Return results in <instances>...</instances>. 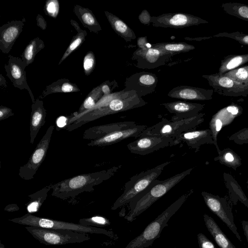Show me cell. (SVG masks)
Listing matches in <instances>:
<instances>
[{"label":"cell","instance_id":"cell-1","mask_svg":"<svg viewBox=\"0 0 248 248\" xmlns=\"http://www.w3.org/2000/svg\"><path fill=\"white\" fill-rule=\"evenodd\" d=\"M146 104L134 91L123 90L111 93L103 96L91 109L70 118L65 129L71 131L101 117L141 107Z\"/></svg>","mask_w":248,"mask_h":248},{"label":"cell","instance_id":"cell-2","mask_svg":"<svg viewBox=\"0 0 248 248\" xmlns=\"http://www.w3.org/2000/svg\"><path fill=\"white\" fill-rule=\"evenodd\" d=\"M121 165L99 171L79 174L51 185V196L65 200L74 198L84 192L94 190V187L113 176Z\"/></svg>","mask_w":248,"mask_h":248},{"label":"cell","instance_id":"cell-3","mask_svg":"<svg viewBox=\"0 0 248 248\" xmlns=\"http://www.w3.org/2000/svg\"><path fill=\"white\" fill-rule=\"evenodd\" d=\"M193 168L188 169L163 180L156 179L143 191L129 203V212L124 218L132 222L154 202L189 174Z\"/></svg>","mask_w":248,"mask_h":248},{"label":"cell","instance_id":"cell-4","mask_svg":"<svg viewBox=\"0 0 248 248\" xmlns=\"http://www.w3.org/2000/svg\"><path fill=\"white\" fill-rule=\"evenodd\" d=\"M193 190L190 189L170 205L151 222L139 235L131 240L124 248H146L151 246L154 241L160 237L162 230L168 226L170 217L179 209Z\"/></svg>","mask_w":248,"mask_h":248},{"label":"cell","instance_id":"cell-5","mask_svg":"<svg viewBox=\"0 0 248 248\" xmlns=\"http://www.w3.org/2000/svg\"><path fill=\"white\" fill-rule=\"evenodd\" d=\"M170 162L166 161L131 177L125 184L124 192L114 202L111 209L116 210L131 202L136 196L145 190L154 181L157 179L165 167Z\"/></svg>","mask_w":248,"mask_h":248},{"label":"cell","instance_id":"cell-6","mask_svg":"<svg viewBox=\"0 0 248 248\" xmlns=\"http://www.w3.org/2000/svg\"><path fill=\"white\" fill-rule=\"evenodd\" d=\"M9 221L20 225L38 227L47 229L71 230L80 232L102 234L111 238L114 237L112 231L104 229L85 226L80 224L57 220L44 217H37L31 213H27L21 217L9 219Z\"/></svg>","mask_w":248,"mask_h":248},{"label":"cell","instance_id":"cell-7","mask_svg":"<svg viewBox=\"0 0 248 248\" xmlns=\"http://www.w3.org/2000/svg\"><path fill=\"white\" fill-rule=\"evenodd\" d=\"M25 228L34 238L46 245L80 243L90 239L88 233L85 232L29 226Z\"/></svg>","mask_w":248,"mask_h":248},{"label":"cell","instance_id":"cell-8","mask_svg":"<svg viewBox=\"0 0 248 248\" xmlns=\"http://www.w3.org/2000/svg\"><path fill=\"white\" fill-rule=\"evenodd\" d=\"M204 115V113H200L193 117L175 121L163 118L155 124L148 127L140 135L139 137L158 135L175 138L181 134L198 126L203 121Z\"/></svg>","mask_w":248,"mask_h":248},{"label":"cell","instance_id":"cell-9","mask_svg":"<svg viewBox=\"0 0 248 248\" xmlns=\"http://www.w3.org/2000/svg\"><path fill=\"white\" fill-rule=\"evenodd\" d=\"M54 129L53 125L49 126L27 163L20 167L18 175L22 179L31 180L34 178L46 156Z\"/></svg>","mask_w":248,"mask_h":248},{"label":"cell","instance_id":"cell-10","mask_svg":"<svg viewBox=\"0 0 248 248\" xmlns=\"http://www.w3.org/2000/svg\"><path fill=\"white\" fill-rule=\"evenodd\" d=\"M202 77L207 80L214 91L219 94L232 97H248V88L224 75L217 73L203 75Z\"/></svg>","mask_w":248,"mask_h":248},{"label":"cell","instance_id":"cell-11","mask_svg":"<svg viewBox=\"0 0 248 248\" xmlns=\"http://www.w3.org/2000/svg\"><path fill=\"white\" fill-rule=\"evenodd\" d=\"M202 195L208 208L227 225L238 240L242 242L234 223L232 208L225 199L206 192H202Z\"/></svg>","mask_w":248,"mask_h":248},{"label":"cell","instance_id":"cell-12","mask_svg":"<svg viewBox=\"0 0 248 248\" xmlns=\"http://www.w3.org/2000/svg\"><path fill=\"white\" fill-rule=\"evenodd\" d=\"M151 23L155 27L184 28L209 22L199 17L188 14L176 13L163 14L151 17Z\"/></svg>","mask_w":248,"mask_h":248},{"label":"cell","instance_id":"cell-13","mask_svg":"<svg viewBox=\"0 0 248 248\" xmlns=\"http://www.w3.org/2000/svg\"><path fill=\"white\" fill-rule=\"evenodd\" d=\"M172 56L170 52L156 48H139L133 53L132 59L136 61L137 67L152 69L164 65Z\"/></svg>","mask_w":248,"mask_h":248},{"label":"cell","instance_id":"cell-14","mask_svg":"<svg viewBox=\"0 0 248 248\" xmlns=\"http://www.w3.org/2000/svg\"><path fill=\"white\" fill-rule=\"evenodd\" d=\"M174 138L158 135L140 137L127 145L133 154L144 155L162 148L174 145Z\"/></svg>","mask_w":248,"mask_h":248},{"label":"cell","instance_id":"cell-15","mask_svg":"<svg viewBox=\"0 0 248 248\" xmlns=\"http://www.w3.org/2000/svg\"><path fill=\"white\" fill-rule=\"evenodd\" d=\"M157 83L158 78L155 74L143 71L127 78L124 90L134 91L139 96L142 97L154 92Z\"/></svg>","mask_w":248,"mask_h":248},{"label":"cell","instance_id":"cell-16","mask_svg":"<svg viewBox=\"0 0 248 248\" xmlns=\"http://www.w3.org/2000/svg\"><path fill=\"white\" fill-rule=\"evenodd\" d=\"M8 64H5L4 68L7 76L10 78L14 86L20 90L26 89L31 97L32 103L35 100L32 93L28 86L25 68L26 67L21 58L8 56Z\"/></svg>","mask_w":248,"mask_h":248},{"label":"cell","instance_id":"cell-17","mask_svg":"<svg viewBox=\"0 0 248 248\" xmlns=\"http://www.w3.org/2000/svg\"><path fill=\"white\" fill-rule=\"evenodd\" d=\"M169 112L174 115L170 121H175L193 117L203 109L204 104L176 101L160 104Z\"/></svg>","mask_w":248,"mask_h":248},{"label":"cell","instance_id":"cell-18","mask_svg":"<svg viewBox=\"0 0 248 248\" xmlns=\"http://www.w3.org/2000/svg\"><path fill=\"white\" fill-rule=\"evenodd\" d=\"M147 127L144 125H137L127 129L115 131L101 138L91 140L87 145L89 146H105L129 138H139L140 135Z\"/></svg>","mask_w":248,"mask_h":248},{"label":"cell","instance_id":"cell-19","mask_svg":"<svg viewBox=\"0 0 248 248\" xmlns=\"http://www.w3.org/2000/svg\"><path fill=\"white\" fill-rule=\"evenodd\" d=\"M213 89H206L187 85H179L172 89L168 96L176 99L205 101L213 98Z\"/></svg>","mask_w":248,"mask_h":248},{"label":"cell","instance_id":"cell-20","mask_svg":"<svg viewBox=\"0 0 248 248\" xmlns=\"http://www.w3.org/2000/svg\"><path fill=\"white\" fill-rule=\"evenodd\" d=\"M24 23L23 21L14 20L0 28V49L8 54L22 32Z\"/></svg>","mask_w":248,"mask_h":248},{"label":"cell","instance_id":"cell-21","mask_svg":"<svg viewBox=\"0 0 248 248\" xmlns=\"http://www.w3.org/2000/svg\"><path fill=\"white\" fill-rule=\"evenodd\" d=\"M211 130L209 129L187 131L174 138V145L183 142L197 151L201 145L214 142Z\"/></svg>","mask_w":248,"mask_h":248},{"label":"cell","instance_id":"cell-22","mask_svg":"<svg viewBox=\"0 0 248 248\" xmlns=\"http://www.w3.org/2000/svg\"><path fill=\"white\" fill-rule=\"evenodd\" d=\"M137 125L135 122L125 121L94 126L84 132L83 139L90 140L98 139L114 131L127 129Z\"/></svg>","mask_w":248,"mask_h":248},{"label":"cell","instance_id":"cell-23","mask_svg":"<svg viewBox=\"0 0 248 248\" xmlns=\"http://www.w3.org/2000/svg\"><path fill=\"white\" fill-rule=\"evenodd\" d=\"M30 122V142L32 144L40 128L46 123V110L38 98L31 105Z\"/></svg>","mask_w":248,"mask_h":248},{"label":"cell","instance_id":"cell-24","mask_svg":"<svg viewBox=\"0 0 248 248\" xmlns=\"http://www.w3.org/2000/svg\"><path fill=\"white\" fill-rule=\"evenodd\" d=\"M203 219L207 230L220 248H236L212 217L204 214Z\"/></svg>","mask_w":248,"mask_h":248},{"label":"cell","instance_id":"cell-25","mask_svg":"<svg viewBox=\"0 0 248 248\" xmlns=\"http://www.w3.org/2000/svg\"><path fill=\"white\" fill-rule=\"evenodd\" d=\"M105 14L114 31L126 42L136 38L134 31L122 19L108 11Z\"/></svg>","mask_w":248,"mask_h":248},{"label":"cell","instance_id":"cell-26","mask_svg":"<svg viewBox=\"0 0 248 248\" xmlns=\"http://www.w3.org/2000/svg\"><path fill=\"white\" fill-rule=\"evenodd\" d=\"M73 11L83 26L91 31L98 33L102 30L100 24L91 10L75 5Z\"/></svg>","mask_w":248,"mask_h":248},{"label":"cell","instance_id":"cell-27","mask_svg":"<svg viewBox=\"0 0 248 248\" xmlns=\"http://www.w3.org/2000/svg\"><path fill=\"white\" fill-rule=\"evenodd\" d=\"M248 62V53L230 54L223 58L221 61L218 73H225L238 68Z\"/></svg>","mask_w":248,"mask_h":248},{"label":"cell","instance_id":"cell-28","mask_svg":"<svg viewBox=\"0 0 248 248\" xmlns=\"http://www.w3.org/2000/svg\"><path fill=\"white\" fill-rule=\"evenodd\" d=\"M80 91L78 86L67 79L58 80L47 86L41 95L44 97L49 94L59 93H72Z\"/></svg>","mask_w":248,"mask_h":248},{"label":"cell","instance_id":"cell-29","mask_svg":"<svg viewBox=\"0 0 248 248\" xmlns=\"http://www.w3.org/2000/svg\"><path fill=\"white\" fill-rule=\"evenodd\" d=\"M51 185L46 186L39 191L28 196L30 201L26 207L28 213L32 214L38 212L46 199L48 192L51 189Z\"/></svg>","mask_w":248,"mask_h":248},{"label":"cell","instance_id":"cell-30","mask_svg":"<svg viewBox=\"0 0 248 248\" xmlns=\"http://www.w3.org/2000/svg\"><path fill=\"white\" fill-rule=\"evenodd\" d=\"M44 47V42L38 37L30 42L21 55V59L26 67L33 62L36 54Z\"/></svg>","mask_w":248,"mask_h":248},{"label":"cell","instance_id":"cell-31","mask_svg":"<svg viewBox=\"0 0 248 248\" xmlns=\"http://www.w3.org/2000/svg\"><path fill=\"white\" fill-rule=\"evenodd\" d=\"M151 47L171 53L173 55L187 52L194 50L195 47L185 42H163L151 45Z\"/></svg>","mask_w":248,"mask_h":248},{"label":"cell","instance_id":"cell-32","mask_svg":"<svg viewBox=\"0 0 248 248\" xmlns=\"http://www.w3.org/2000/svg\"><path fill=\"white\" fill-rule=\"evenodd\" d=\"M71 24L75 28L77 31V34L74 36L62 56L58 64L60 65L72 52L75 51L85 40V37L87 36V32L81 29L79 25L76 21L73 20H70Z\"/></svg>","mask_w":248,"mask_h":248},{"label":"cell","instance_id":"cell-33","mask_svg":"<svg viewBox=\"0 0 248 248\" xmlns=\"http://www.w3.org/2000/svg\"><path fill=\"white\" fill-rule=\"evenodd\" d=\"M221 7L226 13L248 21V5L230 2L222 3Z\"/></svg>","mask_w":248,"mask_h":248},{"label":"cell","instance_id":"cell-34","mask_svg":"<svg viewBox=\"0 0 248 248\" xmlns=\"http://www.w3.org/2000/svg\"><path fill=\"white\" fill-rule=\"evenodd\" d=\"M103 96L104 94L102 92L100 85L94 88L88 94L78 111L74 112V114L75 115H78L91 109L95 106Z\"/></svg>","mask_w":248,"mask_h":248},{"label":"cell","instance_id":"cell-35","mask_svg":"<svg viewBox=\"0 0 248 248\" xmlns=\"http://www.w3.org/2000/svg\"><path fill=\"white\" fill-rule=\"evenodd\" d=\"M248 89V65L238 67L224 74Z\"/></svg>","mask_w":248,"mask_h":248},{"label":"cell","instance_id":"cell-36","mask_svg":"<svg viewBox=\"0 0 248 248\" xmlns=\"http://www.w3.org/2000/svg\"><path fill=\"white\" fill-rule=\"evenodd\" d=\"M108 219L104 217L96 216L88 218L80 219L79 224L85 226L105 227L110 225Z\"/></svg>","mask_w":248,"mask_h":248},{"label":"cell","instance_id":"cell-37","mask_svg":"<svg viewBox=\"0 0 248 248\" xmlns=\"http://www.w3.org/2000/svg\"><path fill=\"white\" fill-rule=\"evenodd\" d=\"M214 37H226L233 39L239 43L248 46V34L240 32L238 31L227 32H220L213 36Z\"/></svg>","mask_w":248,"mask_h":248},{"label":"cell","instance_id":"cell-38","mask_svg":"<svg viewBox=\"0 0 248 248\" xmlns=\"http://www.w3.org/2000/svg\"><path fill=\"white\" fill-rule=\"evenodd\" d=\"M95 65V59L93 52L90 51L87 53L83 60V68L85 74L87 76L93 70Z\"/></svg>","mask_w":248,"mask_h":248},{"label":"cell","instance_id":"cell-39","mask_svg":"<svg viewBox=\"0 0 248 248\" xmlns=\"http://www.w3.org/2000/svg\"><path fill=\"white\" fill-rule=\"evenodd\" d=\"M59 10V4L57 0H50L46 2V11L50 16L56 17Z\"/></svg>","mask_w":248,"mask_h":248},{"label":"cell","instance_id":"cell-40","mask_svg":"<svg viewBox=\"0 0 248 248\" xmlns=\"http://www.w3.org/2000/svg\"><path fill=\"white\" fill-rule=\"evenodd\" d=\"M197 239L200 248H217L214 244L202 233L198 234Z\"/></svg>","mask_w":248,"mask_h":248},{"label":"cell","instance_id":"cell-41","mask_svg":"<svg viewBox=\"0 0 248 248\" xmlns=\"http://www.w3.org/2000/svg\"><path fill=\"white\" fill-rule=\"evenodd\" d=\"M115 81L109 82V81H106L101 84L100 85L102 92L104 94V96L107 95L111 93V92L113 90V88L117 87V84Z\"/></svg>","mask_w":248,"mask_h":248},{"label":"cell","instance_id":"cell-42","mask_svg":"<svg viewBox=\"0 0 248 248\" xmlns=\"http://www.w3.org/2000/svg\"><path fill=\"white\" fill-rule=\"evenodd\" d=\"M13 115L14 113L11 108L2 106L0 107V121L6 119Z\"/></svg>","mask_w":248,"mask_h":248},{"label":"cell","instance_id":"cell-43","mask_svg":"<svg viewBox=\"0 0 248 248\" xmlns=\"http://www.w3.org/2000/svg\"><path fill=\"white\" fill-rule=\"evenodd\" d=\"M151 17L149 13L146 10H144L139 15V19L141 23L148 25L151 23Z\"/></svg>","mask_w":248,"mask_h":248},{"label":"cell","instance_id":"cell-44","mask_svg":"<svg viewBox=\"0 0 248 248\" xmlns=\"http://www.w3.org/2000/svg\"><path fill=\"white\" fill-rule=\"evenodd\" d=\"M236 135H237L235 137L236 142H239L240 143V141L243 143L248 142V129L244 131H240Z\"/></svg>","mask_w":248,"mask_h":248},{"label":"cell","instance_id":"cell-45","mask_svg":"<svg viewBox=\"0 0 248 248\" xmlns=\"http://www.w3.org/2000/svg\"><path fill=\"white\" fill-rule=\"evenodd\" d=\"M69 119V116H61L58 117L56 121L57 126L60 128L66 127Z\"/></svg>","mask_w":248,"mask_h":248},{"label":"cell","instance_id":"cell-46","mask_svg":"<svg viewBox=\"0 0 248 248\" xmlns=\"http://www.w3.org/2000/svg\"><path fill=\"white\" fill-rule=\"evenodd\" d=\"M137 45L139 48H145L151 47V45H150L147 42V37H139L137 40Z\"/></svg>","mask_w":248,"mask_h":248},{"label":"cell","instance_id":"cell-47","mask_svg":"<svg viewBox=\"0 0 248 248\" xmlns=\"http://www.w3.org/2000/svg\"><path fill=\"white\" fill-rule=\"evenodd\" d=\"M242 229L246 237L248 243V220H243L242 221Z\"/></svg>","mask_w":248,"mask_h":248},{"label":"cell","instance_id":"cell-48","mask_svg":"<svg viewBox=\"0 0 248 248\" xmlns=\"http://www.w3.org/2000/svg\"><path fill=\"white\" fill-rule=\"evenodd\" d=\"M19 210V207L16 204H9L5 207L4 208L5 211L8 212H14Z\"/></svg>","mask_w":248,"mask_h":248},{"label":"cell","instance_id":"cell-49","mask_svg":"<svg viewBox=\"0 0 248 248\" xmlns=\"http://www.w3.org/2000/svg\"><path fill=\"white\" fill-rule=\"evenodd\" d=\"M224 159L228 162H232L234 160V158L232 153L228 152L224 155Z\"/></svg>","mask_w":248,"mask_h":248},{"label":"cell","instance_id":"cell-50","mask_svg":"<svg viewBox=\"0 0 248 248\" xmlns=\"http://www.w3.org/2000/svg\"><path fill=\"white\" fill-rule=\"evenodd\" d=\"M216 130L217 131H219L222 127V122L220 119H217L216 122Z\"/></svg>","mask_w":248,"mask_h":248},{"label":"cell","instance_id":"cell-51","mask_svg":"<svg viewBox=\"0 0 248 248\" xmlns=\"http://www.w3.org/2000/svg\"><path fill=\"white\" fill-rule=\"evenodd\" d=\"M0 248H5L4 245L1 242H0Z\"/></svg>","mask_w":248,"mask_h":248}]
</instances>
